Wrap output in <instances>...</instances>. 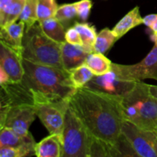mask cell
Listing matches in <instances>:
<instances>
[{"label":"cell","instance_id":"cell-1","mask_svg":"<svg viewBox=\"0 0 157 157\" xmlns=\"http://www.w3.org/2000/svg\"><path fill=\"white\" fill-rule=\"evenodd\" d=\"M121 99L86 86L78 88L70 99V107L85 126L92 142L111 148L115 156H121L119 140L124 119Z\"/></svg>","mask_w":157,"mask_h":157},{"label":"cell","instance_id":"cell-2","mask_svg":"<svg viewBox=\"0 0 157 157\" xmlns=\"http://www.w3.org/2000/svg\"><path fill=\"white\" fill-rule=\"evenodd\" d=\"M24 77L21 81L31 91L51 98L71 99L78 88L64 68L38 64L22 58Z\"/></svg>","mask_w":157,"mask_h":157},{"label":"cell","instance_id":"cell-31","mask_svg":"<svg viewBox=\"0 0 157 157\" xmlns=\"http://www.w3.org/2000/svg\"><path fill=\"white\" fill-rule=\"evenodd\" d=\"M14 0H0V12H3Z\"/></svg>","mask_w":157,"mask_h":157},{"label":"cell","instance_id":"cell-11","mask_svg":"<svg viewBox=\"0 0 157 157\" xmlns=\"http://www.w3.org/2000/svg\"><path fill=\"white\" fill-rule=\"evenodd\" d=\"M0 67L9 75L11 82H21L24 77L22 56L0 41Z\"/></svg>","mask_w":157,"mask_h":157},{"label":"cell","instance_id":"cell-13","mask_svg":"<svg viewBox=\"0 0 157 157\" xmlns=\"http://www.w3.org/2000/svg\"><path fill=\"white\" fill-rule=\"evenodd\" d=\"M0 133V147H10L25 149L30 152L32 155H35L36 143L30 133L26 136H21L9 127L1 128Z\"/></svg>","mask_w":157,"mask_h":157},{"label":"cell","instance_id":"cell-18","mask_svg":"<svg viewBox=\"0 0 157 157\" xmlns=\"http://www.w3.org/2000/svg\"><path fill=\"white\" fill-rule=\"evenodd\" d=\"M43 32L50 38L59 43L66 41V30L62 23L58 19L52 17L44 21H38Z\"/></svg>","mask_w":157,"mask_h":157},{"label":"cell","instance_id":"cell-8","mask_svg":"<svg viewBox=\"0 0 157 157\" xmlns=\"http://www.w3.org/2000/svg\"><path fill=\"white\" fill-rule=\"evenodd\" d=\"M36 116L35 107L32 103L2 107L0 112V128L9 127L21 136H26Z\"/></svg>","mask_w":157,"mask_h":157},{"label":"cell","instance_id":"cell-16","mask_svg":"<svg viewBox=\"0 0 157 157\" xmlns=\"http://www.w3.org/2000/svg\"><path fill=\"white\" fill-rule=\"evenodd\" d=\"M143 20L144 18L141 17L140 13V8L136 6L130 11L121 21H119V22L113 27L112 31L117 38L120 39L132 29L141 24H144Z\"/></svg>","mask_w":157,"mask_h":157},{"label":"cell","instance_id":"cell-6","mask_svg":"<svg viewBox=\"0 0 157 157\" xmlns=\"http://www.w3.org/2000/svg\"><path fill=\"white\" fill-rule=\"evenodd\" d=\"M31 91V90H30ZM37 117L50 134L61 135L70 99L51 98L32 92Z\"/></svg>","mask_w":157,"mask_h":157},{"label":"cell","instance_id":"cell-10","mask_svg":"<svg viewBox=\"0 0 157 157\" xmlns=\"http://www.w3.org/2000/svg\"><path fill=\"white\" fill-rule=\"evenodd\" d=\"M136 82L137 81L122 79L117 73L112 69L110 72L104 75H94L85 86L113 96L123 97L133 89Z\"/></svg>","mask_w":157,"mask_h":157},{"label":"cell","instance_id":"cell-3","mask_svg":"<svg viewBox=\"0 0 157 157\" xmlns=\"http://www.w3.org/2000/svg\"><path fill=\"white\" fill-rule=\"evenodd\" d=\"M121 106L124 121L145 130H156L157 86L137 81L130 91L121 97Z\"/></svg>","mask_w":157,"mask_h":157},{"label":"cell","instance_id":"cell-19","mask_svg":"<svg viewBox=\"0 0 157 157\" xmlns=\"http://www.w3.org/2000/svg\"><path fill=\"white\" fill-rule=\"evenodd\" d=\"M74 26L81 35L83 47L90 53L94 52V46L98 35L94 26L86 22H76Z\"/></svg>","mask_w":157,"mask_h":157},{"label":"cell","instance_id":"cell-22","mask_svg":"<svg viewBox=\"0 0 157 157\" xmlns=\"http://www.w3.org/2000/svg\"><path fill=\"white\" fill-rule=\"evenodd\" d=\"M70 78L77 88L84 87L94 76L92 71L84 63L70 71Z\"/></svg>","mask_w":157,"mask_h":157},{"label":"cell","instance_id":"cell-29","mask_svg":"<svg viewBox=\"0 0 157 157\" xmlns=\"http://www.w3.org/2000/svg\"><path fill=\"white\" fill-rule=\"evenodd\" d=\"M144 24L150 28L153 33L157 34V14H150L144 18Z\"/></svg>","mask_w":157,"mask_h":157},{"label":"cell","instance_id":"cell-30","mask_svg":"<svg viewBox=\"0 0 157 157\" xmlns=\"http://www.w3.org/2000/svg\"><path fill=\"white\" fill-rule=\"evenodd\" d=\"M9 82H11L9 75L6 73V71L2 68L0 67V84L2 85V84H7Z\"/></svg>","mask_w":157,"mask_h":157},{"label":"cell","instance_id":"cell-9","mask_svg":"<svg viewBox=\"0 0 157 157\" xmlns=\"http://www.w3.org/2000/svg\"><path fill=\"white\" fill-rule=\"evenodd\" d=\"M112 69L127 81H141L149 78L157 81V44L140 62L130 65L113 63Z\"/></svg>","mask_w":157,"mask_h":157},{"label":"cell","instance_id":"cell-12","mask_svg":"<svg viewBox=\"0 0 157 157\" xmlns=\"http://www.w3.org/2000/svg\"><path fill=\"white\" fill-rule=\"evenodd\" d=\"M90 52L83 45L71 44L64 41L61 44V60L64 69L70 71L72 69L84 64Z\"/></svg>","mask_w":157,"mask_h":157},{"label":"cell","instance_id":"cell-23","mask_svg":"<svg viewBox=\"0 0 157 157\" xmlns=\"http://www.w3.org/2000/svg\"><path fill=\"white\" fill-rule=\"evenodd\" d=\"M19 19L25 23V29L38 22V0H25Z\"/></svg>","mask_w":157,"mask_h":157},{"label":"cell","instance_id":"cell-4","mask_svg":"<svg viewBox=\"0 0 157 157\" xmlns=\"http://www.w3.org/2000/svg\"><path fill=\"white\" fill-rule=\"evenodd\" d=\"M61 44L49 38L38 21L25 30L22 58L38 64L64 68L61 60Z\"/></svg>","mask_w":157,"mask_h":157},{"label":"cell","instance_id":"cell-21","mask_svg":"<svg viewBox=\"0 0 157 157\" xmlns=\"http://www.w3.org/2000/svg\"><path fill=\"white\" fill-rule=\"evenodd\" d=\"M118 40L113 31L106 28L101 30L97 35L96 41L94 46V52L104 54Z\"/></svg>","mask_w":157,"mask_h":157},{"label":"cell","instance_id":"cell-25","mask_svg":"<svg viewBox=\"0 0 157 157\" xmlns=\"http://www.w3.org/2000/svg\"><path fill=\"white\" fill-rule=\"evenodd\" d=\"M54 17L61 21L62 24L74 19L75 17H78L75 3L64 4L58 6Z\"/></svg>","mask_w":157,"mask_h":157},{"label":"cell","instance_id":"cell-26","mask_svg":"<svg viewBox=\"0 0 157 157\" xmlns=\"http://www.w3.org/2000/svg\"><path fill=\"white\" fill-rule=\"evenodd\" d=\"M75 3L78 17L83 21H86L90 15L93 3L90 0H81Z\"/></svg>","mask_w":157,"mask_h":157},{"label":"cell","instance_id":"cell-27","mask_svg":"<svg viewBox=\"0 0 157 157\" xmlns=\"http://www.w3.org/2000/svg\"><path fill=\"white\" fill-rule=\"evenodd\" d=\"M31 153L25 149L15 147H0V157H23L30 156Z\"/></svg>","mask_w":157,"mask_h":157},{"label":"cell","instance_id":"cell-7","mask_svg":"<svg viewBox=\"0 0 157 157\" xmlns=\"http://www.w3.org/2000/svg\"><path fill=\"white\" fill-rule=\"evenodd\" d=\"M121 133L136 156L157 157V131L142 129L128 121H124Z\"/></svg>","mask_w":157,"mask_h":157},{"label":"cell","instance_id":"cell-14","mask_svg":"<svg viewBox=\"0 0 157 157\" xmlns=\"http://www.w3.org/2000/svg\"><path fill=\"white\" fill-rule=\"evenodd\" d=\"M0 41L21 55L22 39L25 30V23L20 21L0 27Z\"/></svg>","mask_w":157,"mask_h":157},{"label":"cell","instance_id":"cell-17","mask_svg":"<svg viewBox=\"0 0 157 157\" xmlns=\"http://www.w3.org/2000/svg\"><path fill=\"white\" fill-rule=\"evenodd\" d=\"M85 64L92 71L94 75L101 76L108 73L112 70L113 63L109 60L104 54L98 52H91L87 57Z\"/></svg>","mask_w":157,"mask_h":157},{"label":"cell","instance_id":"cell-15","mask_svg":"<svg viewBox=\"0 0 157 157\" xmlns=\"http://www.w3.org/2000/svg\"><path fill=\"white\" fill-rule=\"evenodd\" d=\"M62 154L61 135L50 134L35 145V156L38 157H62Z\"/></svg>","mask_w":157,"mask_h":157},{"label":"cell","instance_id":"cell-28","mask_svg":"<svg viewBox=\"0 0 157 157\" xmlns=\"http://www.w3.org/2000/svg\"><path fill=\"white\" fill-rule=\"evenodd\" d=\"M65 40L71 44H78V45H83L82 40L78 31L75 29V26L70 27L66 30Z\"/></svg>","mask_w":157,"mask_h":157},{"label":"cell","instance_id":"cell-5","mask_svg":"<svg viewBox=\"0 0 157 157\" xmlns=\"http://www.w3.org/2000/svg\"><path fill=\"white\" fill-rule=\"evenodd\" d=\"M62 157H90L92 138L69 105L61 133Z\"/></svg>","mask_w":157,"mask_h":157},{"label":"cell","instance_id":"cell-24","mask_svg":"<svg viewBox=\"0 0 157 157\" xmlns=\"http://www.w3.org/2000/svg\"><path fill=\"white\" fill-rule=\"evenodd\" d=\"M58 8L56 0H38V21L55 16Z\"/></svg>","mask_w":157,"mask_h":157},{"label":"cell","instance_id":"cell-32","mask_svg":"<svg viewBox=\"0 0 157 157\" xmlns=\"http://www.w3.org/2000/svg\"><path fill=\"white\" fill-rule=\"evenodd\" d=\"M156 131H157V127H156Z\"/></svg>","mask_w":157,"mask_h":157},{"label":"cell","instance_id":"cell-20","mask_svg":"<svg viewBox=\"0 0 157 157\" xmlns=\"http://www.w3.org/2000/svg\"><path fill=\"white\" fill-rule=\"evenodd\" d=\"M25 0H14L3 12H0V27L16 22L20 18Z\"/></svg>","mask_w":157,"mask_h":157}]
</instances>
